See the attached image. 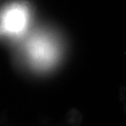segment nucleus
Returning <instances> with one entry per match:
<instances>
[{
  "mask_svg": "<svg viewBox=\"0 0 126 126\" xmlns=\"http://www.w3.org/2000/svg\"><path fill=\"white\" fill-rule=\"evenodd\" d=\"M28 51L33 61L42 65L51 62L55 52L51 40L44 36L31 38L28 44Z\"/></svg>",
  "mask_w": 126,
  "mask_h": 126,
  "instance_id": "2",
  "label": "nucleus"
},
{
  "mask_svg": "<svg viewBox=\"0 0 126 126\" xmlns=\"http://www.w3.org/2000/svg\"><path fill=\"white\" fill-rule=\"evenodd\" d=\"M29 21V12L25 6L13 3L0 14V32L20 34L25 30Z\"/></svg>",
  "mask_w": 126,
  "mask_h": 126,
  "instance_id": "1",
  "label": "nucleus"
}]
</instances>
